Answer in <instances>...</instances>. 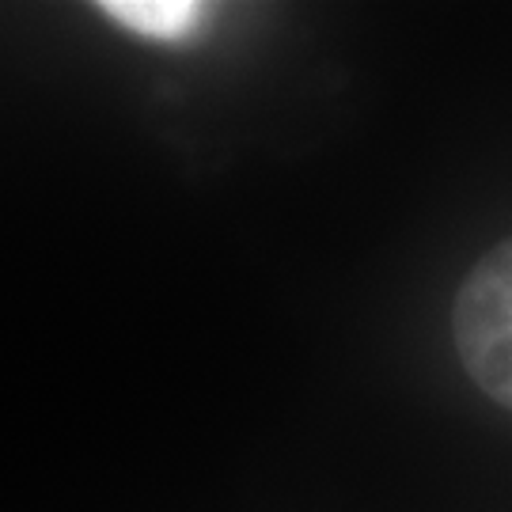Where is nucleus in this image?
Wrapping results in <instances>:
<instances>
[{
    "label": "nucleus",
    "mask_w": 512,
    "mask_h": 512,
    "mask_svg": "<svg viewBox=\"0 0 512 512\" xmlns=\"http://www.w3.org/2000/svg\"><path fill=\"white\" fill-rule=\"evenodd\" d=\"M99 12L133 35L156 38V42H183L205 19L202 4H190V0H114V4H99Z\"/></svg>",
    "instance_id": "2"
},
{
    "label": "nucleus",
    "mask_w": 512,
    "mask_h": 512,
    "mask_svg": "<svg viewBox=\"0 0 512 512\" xmlns=\"http://www.w3.org/2000/svg\"><path fill=\"white\" fill-rule=\"evenodd\" d=\"M452 334L467 376L494 403L512 410V236L463 277Z\"/></svg>",
    "instance_id": "1"
}]
</instances>
